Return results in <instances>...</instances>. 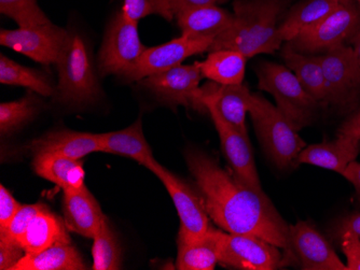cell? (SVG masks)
Instances as JSON below:
<instances>
[{
	"instance_id": "6da1fadb",
	"label": "cell",
	"mask_w": 360,
	"mask_h": 270,
	"mask_svg": "<svg viewBox=\"0 0 360 270\" xmlns=\"http://www.w3.org/2000/svg\"><path fill=\"white\" fill-rule=\"evenodd\" d=\"M186 162L206 211L218 227L228 233L257 236L290 251L289 225L266 193L240 182L203 151L189 149Z\"/></svg>"
},
{
	"instance_id": "7a4b0ae2",
	"label": "cell",
	"mask_w": 360,
	"mask_h": 270,
	"mask_svg": "<svg viewBox=\"0 0 360 270\" xmlns=\"http://www.w3.org/2000/svg\"><path fill=\"white\" fill-rule=\"evenodd\" d=\"M290 0H236L233 22L218 36L210 51L233 50L250 58L280 49L283 39L277 25Z\"/></svg>"
},
{
	"instance_id": "3957f363",
	"label": "cell",
	"mask_w": 360,
	"mask_h": 270,
	"mask_svg": "<svg viewBox=\"0 0 360 270\" xmlns=\"http://www.w3.org/2000/svg\"><path fill=\"white\" fill-rule=\"evenodd\" d=\"M58 86L56 98L72 106L93 104L101 97V86L92 56L84 38L70 33L62 58L56 64Z\"/></svg>"
},
{
	"instance_id": "277c9868",
	"label": "cell",
	"mask_w": 360,
	"mask_h": 270,
	"mask_svg": "<svg viewBox=\"0 0 360 270\" xmlns=\"http://www.w3.org/2000/svg\"><path fill=\"white\" fill-rule=\"evenodd\" d=\"M260 90L272 95L276 107L282 112L293 130H301L312 124L319 104L307 94L287 66L276 62H261L257 69Z\"/></svg>"
},
{
	"instance_id": "5b68a950",
	"label": "cell",
	"mask_w": 360,
	"mask_h": 270,
	"mask_svg": "<svg viewBox=\"0 0 360 270\" xmlns=\"http://www.w3.org/2000/svg\"><path fill=\"white\" fill-rule=\"evenodd\" d=\"M255 130L268 156L278 168L296 166L307 147L276 106L260 94H252L250 110Z\"/></svg>"
},
{
	"instance_id": "8992f818",
	"label": "cell",
	"mask_w": 360,
	"mask_h": 270,
	"mask_svg": "<svg viewBox=\"0 0 360 270\" xmlns=\"http://www.w3.org/2000/svg\"><path fill=\"white\" fill-rule=\"evenodd\" d=\"M137 26L139 22L129 19L122 10L111 20L98 53L97 65L102 76L118 74L124 78L136 67L147 50Z\"/></svg>"
},
{
	"instance_id": "52a82bcc",
	"label": "cell",
	"mask_w": 360,
	"mask_h": 270,
	"mask_svg": "<svg viewBox=\"0 0 360 270\" xmlns=\"http://www.w3.org/2000/svg\"><path fill=\"white\" fill-rule=\"evenodd\" d=\"M360 28V7L356 1L340 4L328 17L303 30L287 46L299 53L316 55L351 41Z\"/></svg>"
},
{
	"instance_id": "ba28073f",
	"label": "cell",
	"mask_w": 360,
	"mask_h": 270,
	"mask_svg": "<svg viewBox=\"0 0 360 270\" xmlns=\"http://www.w3.org/2000/svg\"><path fill=\"white\" fill-rule=\"evenodd\" d=\"M321 58L329 104L341 114H351L360 106V64L353 48L342 44Z\"/></svg>"
},
{
	"instance_id": "9c48e42d",
	"label": "cell",
	"mask_w": 360,
	"mask_h": 270,
	"mask_svg": "<svg viewBox=\"0 0 360 270\" xmlns=\"http://www.w3.org/2000/svg\"><path fill=\"white\" fill-rule=\"evenodd\" d=\"M219 264L240 270H274L284 266L281 248L262 238L216 229Z\"/></svg>"
},
{
	"instance_id": "30bf717a",
	"label": "cell",
	"mask_w": 360,
	"mask_h": 270,
	"mask_svg": "<svg viewBox=\"0 0 360 270\" xmlns=\"http://www.w3.org/2000/svg\"><path fill=\"white\" fill-rule=\"evenodd\" d=\"M68 37V30L50 22L34 27L1 29L0 44L44 65H56L62 58Z\"/></svg>"
},
{
	"instance_id": "8fae6325",
	"label": "cell",
	"mask_w": 360,
	"mask_h": 270,
	"mask_svg": "<svg viewBox=\"0 0 360 270\" xmlns=\"http://www.w3.org/2000/svg\"><path fill=\"white\" fill-rule=\"evenodd\" d=\"M202 79L203 74L199 62H196L192 65H179L167 72L151 74L141 80V83L169 106H183L208 114L200 100L199 84Z\"/></svg>"
},
{
	"instance_id": "7c38bea8",
	"label": "cell",
	"mask_w": 360,
	"mask_h": 270,
	"mask_svg": "<svg viewBox=\"0 0 360 270\" xmlns=\"http://www.w3.org/2000/svg\"><path fill=\"white\" fill-rule=\"evenodd\" d=\"M149 170L153 171L161 180L173 199L179 215L180 231L193 237L205 235L210 229V217L206 211L201 194L195 192L185 181L178 178L157 161L151 165Z\"/></svg>"
},
{
	"instance_id": "4fadbf2b",
	"label": "cell",
	"mask_w": 360,
	"mask_h": 270,
	"mask_svg": "<svg viewBox=\"0 0 360 270\" xmlns=\"http://www.w3.org/2000/svg\"><path fill=\"white\" fill-rule=\"evenodd\" d=\"M212 42V39H194L181 35L167 43L147 48L136 67L124 79L129 82L141 81L151 74L177 67L188 58L210 51Z\"/></svg>"
},
{
	"instance_id": "5bb4252c",
	"label": "cell",
	"mask_w": 360,
	"mask_h": 270,
	"mask_svg": "<svg viewBox=\"0 0 360 270\" xmlns=\"http://www.w3.org/2000/svg\"><path fill=\"white\" fill-rule=\"evenodd\" d=\"M207 110L219 135L221 149L231 166L232 173L250 189L264 192L248 134H243L229 125L212 106H207Z\"/></svg>"
},
{
	"instance_id": "9a60e30c",
	"label": "cell",
	"mask_w": 360,
	"mask_h": 270,
	"mask_svg": "<svg viewBox=\"0 0 360 270\" xmlns=\"http://www.w3.org/2000/svg\"><path fill=\"white\" fill-rule=\"evenodd\" d=\"M290 250L298 254L303 270H347L333 248L309 222L289 225Z\"/></svg>"
},
{
	"instance_id": "2e32d148",
	"label": "cell",
	"mask_w": 360,
	"mask_h": 270,
	"mask_svg": "<svg viewBox=\"0 0 360 270\" xmlns=\"http://www.w3.org/2000/svg\"><path fill=\"white\" fill-rule=\"evenodd\" d=\"M252 96L250 88L243 84L224 86L212 81L200 88L204 108L207 110V106H212L229 125L243 134H248L245 122Z\"/></svg>"
},
{
	"instance_id": "e0dca14e",
	"label": "cell",
	"mask_w": 360,
	"mask_h": 270,
	"mask_svg": "<svg viewBox=\"0 0 360 270\" xmlns=\"http://www.w3.org/2000/svg\"><path fill=\"white\" fill-rule=\"evenodd\" d=\"M63 213L68 231L91 239L96 235L105 217L86 185L75 192H64Z\"/></svg>"
},
{
	"instance_id": "ac0fdd59",
	"label": "cell",
	"mask_w": 360,
	"mask_h": 270,
	"mask_svg": "<svg viewBox=\"0 0 360 270\" xmlns=\"http://www.w3.org/2000/svg\"><path fill=\"white\" fill-rule=\"evenodd\" d=\"M359 153L360 141L337 136L335 140L305 147L299 154L297 164L313 165L342 175Z\"/></svg>"
},
{
	"instance_id": "d6986e66",
	"label": "cell",
	"mask_w": 360,
	"mask_h": 270,
	"mask_svg": "<svg viewBox=\"0 0 360 270\" xmlns=\"http://www.w3.org/2000/svg\"><path fill=\"white\" fill-rule=\"evenodd\" d=\"M30 150L34 155L51 153L81 160L91 153L101 152V147L98 134L60 130L32 141Z\"/></svg>"
},
{
	"instance_id": "ffe728a7",
	"label": "cell",
	"mask_w": 360,
	"mask_h": 270,
	"mask_svg": "<svg viewBox=\"0 0 360 270\" xmlns=\"http://www.w3.org/2000/svg\"><path fill=\"white\" fill-rule=\"evenodd\" d=\"M176 268L179 270H214L219 264L215 227H210L202 237L178 231Z\"/></svg>"
},
{
	"instance_id": "44dd1931",
	"label": "cell",
	"mask_w": 360,
	"mask_h": 270,
	"mask_svg": "<svg viewBox=\"0 0 360 270\" xmlns=\"http://www.w3.org/2000/svg\"><path fill=\"white\" fill-rule=\"evenodd\" d=\"M98 140L101 152L129 157L148 169L155 162L153 150L143 135L141 119L124 130L98 134Z\"/></svg>"
},
{
	"instance_id": "7402d4cb",
	"label": "cell",
	"mask_w": 360,
	"mask_h": 270,
	"mask_svg": "<svg viewBox=\"0 0 360 270\" xmlns=\"http://www.w3.org/2000/svg\"><path fill=\"white\" fill-rule=\"evenodd\" d=\"M175 19L183 36L215 40L232 25L233 13L218 6H208L180 12Z\"/></svg>"
},
{
	"instance_id": "603a6c76",
	"label": "cell",
	"mask_w": 360,
	"mask_h": 270,
	"mask_svg": "<svg viewBox=\"0 0 360 270\" xmlns=\"http://www.w3.org/2000/svg\"><path fill=\"white\" fill-rule=\"evenodd\" d=\"M68 229L64 220L44 205L30 221L20 245L25 254H34L53 245L72 243Z\"/></svg>"
},
{
	"instance_id": "cb8c5ba5",
	"label": "cell",
	"mask_w": 360,
	"mask_h": 270,
	"mask_svg": "<svg viewBox=\"0 0 360 270\" xmlns=\"http://www.w3.org/2000/svg\"><path fill=\"white\" fill-rule=\"evenodd\" d=\"M32 167L38 176L58 185L64 192H75L86 185V171L80 160L42 153L35 155Z\"/></svg>"
},
{
	"instance_id": "d4e9b609",
	"label": "cell",
	"mask_w": 360,
	"mask_h": 270,
	"mask_svg": "<svg viewBox=\"0 0 360 270\" xmlns=\"http://www.w3.org/2000/svg\"><path fill=\"white\" fill-rule=\"evenodd\" d=\"M287 67L296 74L307 94L311 95L321 107L329 106V92L321 66V55L299 53L285 46L282 53Z\"/></svg>"
},
{
	"instance_id": "484cf974",
	"label": "cell",
	"mask_w": 360,
	"mask_h": 270,
	"mask_svg": "<svg viewBox=\"0 0 360 270\" xmlns=\"http://www.w3.org/2000/svg\"><path fill=\"white\" fill-rule=\"evenodd\" d=\"M339 0H303L291 8L286 19L280 25L283 41L295 39L303 30L312 27L328 17L340 5Z\"/></svg>"
},
{
	"instance_id": "4316f807",
	"label": "cell",
	"mask_w": 360,
	"mask_h": 270,
	"mask_svg": "<svg viewBox=\"0 0 360 270\" xmlns=\"http://www.w3.org/2000/svg\"><path fill=\"white\" fill-rule=\"evenodd\" d=\"M86 265L72 243L56 245L44 251L25 254L12 270H86Z\"/></svg>"
},
{
	"instance_id": "83f0119b",
	"label": "cell",
	"mask_w": 360,
	"mask_h": 270,
	"mask_svg": "<svg viewBox=\"0 0 360 270\" xmlns=\"http://www.w3.org/2000/svg\"><path fill=\"white\" fill-rule=\"evenodd\" d=\"M248 58L233 50L210 51L204 62H199L203 78L224 86L242 84Z\"/></svg>"
},
{
	"instance_id": "f1b7e54d",
	"label": "cell",
	"mask_w": 360,
	"mask_h": 270,
	"mask_svg": "<svg viewBox=\"0 0 360 270\" xmlns=\"http://www.w3.org/2000/svg\"><path fill=\"white\" fill-rule=\"evenodd\" d=\"M0 82L6 86L30 88L46 97L56 96V88L41 72L20 65L7 56L0 55Z\"/></svg>"
},
{
	"instance_id": "f546056e",
	"label": "cell",
	"mask_w": 360,
	"mask_h": 270,
	"mask_svg": "<svg viewBox=\"0 0 360 270\" xmlns=\"http://www.w3.org/2000/svg\"><path fill=\"white\" fill-rule=\"evenodd\" d=\"M93 270H118L122 267V257L118 239L105 217L93 238Z\"/></svg>"
},
{
	"instance_id": "4dcf8cb0",
	"label": "cell",
	"mask_w": 360,
	"mask_h": 270,
	"mask_svg": "<svg viewBox=\"0 0 360 270\" xmlns=\"http://www.w3.org/2000/svg\"><path fill=\"white\" fill-rule=\"evenodd\" d=\"M39 102L28 93L25 97L14 102L0 104V133L3 136L10 135L23 126L37 114Z\"/></svg>"
},
{
	"instance_id": "1f68e13d",
	"label": "cell",
	"mask_w": 360,
	"mask_h": 270,
	"mask_svg": "<svg viewBox=\"0 0 360 270\" xmlns=\"http://www.w3.org/2000/svg\"><path fill=\"white\" fill-rule=\"evenodd\" d=\"M0 12L19 27H34L50 23L37 0H0Z\"/></svg>"
},
{
	"instance_id": "d6a6232c",
	"label": "cell",
	"mask_w": 360,
	"mask_h": 270,
	"mask_svg": "<svg viewBox=\"0 0 360 270\" xmlns=\"http://www.w3.org/2000/svg\"><path fill=\"white\" fill-rule=\"evenodd\" d=\"M121 10L129 19L135 22H139L153 14L169 22L175 19L171 0H124Z\"/></svg>"
},
{
	"instance_id": "836d02e7",
	"label": "cell",
	"mask_w": 360,
	"mask_h": 270,
	"mask_svg": "<svg viewBox=\"0 0 360 270\" xmlns=\"http://www.w3.org/2000/svg\"><path fill=\"white\" fill-rule=\"evenodd\" d=\"M44 205H46L40 203L22 205L21 209L18 211L9 227L0 231V241H9V243L20 245V241H21L24 233L27 229L30 221L44 208Z\"/></svg>"
},
{
	"instance_id": "e575fe53",
	"label": "cell",
	"mask_w": 360,
	"mask_h": 270,
	"mask_svg": "<svg viewBox=\"0 0 360 270\" xmlns=\"http://www.w3.org/2000/svg\"><path fill=\"white\" fill-rule=\"evenodd\" d=\"M335 243H339L342 252L347 257V270H360V237L347 231L340 236Z\"/></svg>"
},
{
	"instance_id": "d590c367",
	"label": "cell",
	"mask_w": 360,
	"mask_h": 270,
	"mask_svg": "<svg viewBox=\"0 0 360 270\" xmlns=\"http://www.w3.org/2000/svg\"><path fill=\"white\" fill-rule=\"evenodd\" d=\"M351 231L360 237V211L338 217L329 227L328 233L333 241H337L340 236Z\"/></svg>"
},
{
	"instance_id": "8d00e7d4",
	"label": "cell",
	"mask_w": 360,
	"mask_h": 270,
	"mask_svg": "<svg viewBox=\"0 0 360 270\" xmlns=\"http://www.w3.org/2000/svg\"><path fill=\"white\" fill-rule=\"evenodd\" d=\"M22 205L4 185L0 187V231L7 229Z\"/></svg>"
},
{
	"instance_id": "74e56055",
	"label": "cell",
	"mask_w": 360,
	"mask_h": 270,
	"mask_svg": "<svg viewBox=\"0 0 360 270\" xmlns=\"http://www.w3.org/2000/svg\"><path fill=\"white\" fill-rule=\"evenodd\" d=\"M25 255V251L18 243L0 241V269L12 270L22 257Z\"/></svg>"
},
{
	"instance_id": "f35d334b",
	"label": "cell",
	"mask_w": 360,
	"mask_h": 270,
	"mask_svg": "<svg viewBox=\"0 0 360 270\" xmlns=\"http://www.w3.org/2000/svg\"><path fill=\"white\" fill-rule=\"evenodd\" d=\"M337 136L360 141V106L338 128Z\"/></svg>"
},
{
	"instance_id": "ab89813d",
	"label": "cell",
	"mask_w": 360,
	"mask_h": 270,
	"mask_svg": "<svg viewBox=\"0 0 360 270\" xmlns=\"http://www.w3.org/2000/svg\"><path fill=\"white\" fill-rule=\"evenodd\" d=\"M220 3H224V0H171L174 15L180 12L188 11V10L208 7V6H217Z\"/></svg>"
},
{
	"instance_id": "60d3db41",
	"label": "cell",
	"mask_w": 360,
	"mask_h": 270,
	"mask_svg": "<svg viewBox=\"0 0 360 270\" xmlns=\"http://www.w3.org/2000/svg\"><path fill=\"white\" fill-rule=\"evenodd\" d=\"M342 176L349 180L355 187L356 196L360 203V163L352 162L345 169V173H342Z\"/></svg>"
},
{
	"instance_id": "b9f144b4",
	"label": "cell",
	"mask_w": 360,
	"mask_h": 270,
	"mask_svg": "<svg viewBox=\"0 0 360 270\" xmlns=\"http://www.w3.org/2000/svg\"><path fill=\"white\" fill-rule=\"evenodd\" d=\"M353 48L354 53H355L356 58H357L358 62L360 64V28L357 33L355 34L351 41L349 42Z\"/></svg>"
},
{
	"instance_id": "7bdbcfd3",
	"label": "cell",
	"mask_w": 360,
	"mask_h": 270,
	"mask_svg": "<svg viewBox=\"0 0 360 270\" xmlns=\"http://www.w3.org/2000/svg\"><path fill=\"white\" fill-rule=\"evenodd\" d=\"M341 4H349L352 3V1H355V0H339Z\"/></svg>"
},
{
	"instance_id": "ee69618b",
	"label": "cell",
	"mask_w": 360,
	"mask_h": 270,
	"mask_svg": "<svg viewBox=\"0 0 360 270\" xmlns=\"http://www.w3.org/2000/svg\"><path fill=\"white\" fill-rule=\"evenodd\" d=\"M356 3L358 4V5H359V7H360V0H355Z\"/></svg>"
}]
</instances>
